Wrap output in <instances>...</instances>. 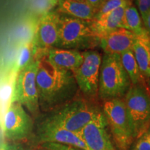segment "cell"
<instances>
[{
	"label": "cell",
	"mask_w": 150,
	"mask_h": 150,
	"mask_svg": "<svg viewBox=\"0 0 150 150\" xmlns=\"http://www.w3.org/2000/svg\"><path fill=\"white\" fill-rule=\"evenodd\" d=\"M36 84L39 104L44 109L69 102L79 89L73 73L54 65L46 56L39 60Z\"/></svg>",
	"instance_id": "1"
},
{
	"label": "cell",
	"mask_w": 150,
	"mask_h": 150,
	"mask_svg": "<svg viewBox=\"0 0 150 150\" xmlns=\"http://www.w3.org/2000/svg\"><path fill=\"white\" fill-rule=\"evenodd\" d=\"M101 110L95 101L76 95L60 106L45 122L79 134Z\"/></svg>",
	"instance_id": "2"
},
{
	"label": "cell",
	"mask_w": 150,
	"mask_h": 150,
	"mask_svg": "<svg viewBox=\"0 0 150 150\" xmlns=\"http://www.w3.org/2000/svg\"><path fill=\"white\" fill-rule=\"evenodd\" d=\"M131 86L128 74L120 61V56L104 54L99 70L98 98L106 101L123 99Z\"/></svg>",
	"instance_id": "3"
},
{
	"label": "cell",
	"mask_w": 150,
	"mask_h": 150,
	"mask_svg": "<svg viewBox=\"0 0 150 150\" xmlns=\"http://www.w3.org/2000/svg\"><path fill=\"white\" fill-rule=\"evenodd\" d=\"M98 45L99 39L92 29L91 22L64 15L60 16L59 40L56 48L79 51L93 49Z\"/></svg>",
	"instance_id": "4"
},
{
	"label": "cell",
	"mask_w": 150,
	"mask_h": 150,
	"mask_svg": "<svg viewBox=\"0 0 150 150\" xmlns=\"http://www.w3.org/2000/svg\"><path fill=\"white\" fill-rule=\"evenodd\" d=\"M123 101L136 140L150 127V91L147 84L131 85Z\"/></svg>",
	"instance_id": "5"
},
{
	"label": "cell",
	"mask_w": 150,
	"mask_h": 150,
	"mask_svg": "<svg viewBox=\"0 0 150 150\" xmlns=\"http://www.w3.org/2000/svg\"><path fill=\"white\" fill-rule=\"evenodd\" d=\"M102 110L117 150L130 149L135 139L123 99L104 101Z\"/></svg>",
	"instance_id": "6"
},
{
	"label": "cell",
	"mask_w": 150,
	"mask_h": 150,
	"mask_svg": "<svg viewBox=\"0 0 150 150\" xmlns=\"http://www.w3.org/2000/svg\"><path fill=\"white\" fill-rule=\"evenodd\" d=\"M39 60L29 63L17 75L11 102H17L27 108L30 113L36 116L40 110L36 74Z\"/></svg>",
	"instance_id": "7"
},
{
	"label": "cell",
	"mask_w": 150,
	"mask_h": 150,
	"mask_svg": "<svg viewBox=\"0 0 150 150\" xmlns=\"http://www.w3.org/2000/svg\"><path fill=\"white\" fill-rule=\"evenodd\" d=\"M83 63L72 73L83 97L95 101L98 97L99 70L102 57L95 50H88L83 52Z\"/></svg>",
	"instance_id": "8"
},
{
	"label": "cell",
	"mask_w": 150,
	"mask_h": 150,
	"mask_svg": "<svg viewBox=\"0 0 150 150\" xmlns=\"http://www.w3.org/2000/svg\"><path fill=\"white\" fill-rule=\"evenodd\" d=\"M1 128L6 139L16 142L27 139L33 130V120L24 106L11 103L4 115Z\"/></svg>",
	"instance_id": "9"
},
{
	"label": "cell",
	"mask_w": 150,
	"mask_h": 150,
	"mask_svg": "<svg viewBox=\"0 0 150 150\" xmlns=\"http://www.w3.org/2000/svg\"><path fill=\"white\" fill-rule=\"evenodd\" d=\"M78 134L88 150H117L102 110L99 111Z\"/></svg>",
	"instance_id": "10"
},
{
	"label": "cell",
	"mask_w": 150,
	"mask_h": 150,
	"mask_svg": "<svg viewBox=\"0 0 150 150\" xmlns=\"http://www.w3.org/2000/svg\"><path fill=\"white\" fill-rule=\"evenodd\" d=\"M60 16L56 11H51L40 17L34 38L37 60L46 56L52 48L56 47L59 40Z\"/></svg>",
	"instance_id": "11"
},
{
	"label": "cell",
	"mask_w": 150,
	"mask_h": 150,
	"mask_svg": "<svg viewBox=\"0 0 150 150\" xmlns=\"http://www.w3.org/2000/svg\"><path fill=\"white\" fill-rule=\"evenodd\" d=\"M39 142H56L72 145L83 150H88L79 135L52 124L43 122L38 131Z\"/></svg>",
	"instance_id": "12"
},
{
	"label": "cell",
	"mask_w": 150,
	"mask_h": 150,
	"mask_svg": "<svg viewBox=\"0 0 150 150\" xmlns=\"http://www.w3.org/2000/svg\"><path fill=\"white\" fill-rule=\"evenodd\" d=\"M137 35L124 28H118L99 39V45L106 54L120 55L132 49Z\"/></svg>",
	"instance_id": "13"
},
{
	"label": "cell",
	"mask_w": 150,
	"mask_h": 150,
	"mask_svg": "<svg viewBox=\"0 0 150 150\" xmlns=\"http://www.w3.org/2000/svg\"><path fill=\"white\" fill-rule=\"evenodd\" d=\"M46 57L55 66L72 72L83 61V52L69 49L52 48L47 53Z\"/></svg>",
	"instance_id": "14"
},
{
	"label": "cell",
	"mask_w": 150,
	"mask_h": 150,
	"mask_svg": "<svg viewBox=\"0 0 150 150\" xmlns=\"http://www.w3.org/2000/svg\"><path fill=\"white\" fill-rule=\"evenodd\" d=\"M57 11L61 15L92 22L97 12L86 1L81 0H58Z\"/></svg>",
	"instance_id": "15"
},
{
	"label": "cell",
	"mask_w": 150,
	"mask_h": 150,
	"mask_svg": "<svg viewBox=\"0 0 150 150\" xmlns=\"http://www.w3.org/2000/svg\"><path fill=\"white\" fill-rule=\"evenodd\" d=\"M127 6L115 9L91 22L92 29L99 39L114 30L121 28L124 13Z\"/></svg>",
	"instance_id": "16"
},
{
	"label": "cell",
	"mask_w": 150,
	"mask_h": 150,
	"mask_svg": "<svg viewBox=\"0 0 150 150\" xmlns=\"http://www.w3.org/2000/svg\"><path fill=\"white\" fill-rule=\"evenodd\" d=\"M40 17L33 13L27 15L18 22L13 33L14 43L20 46L34 39Z\"/></svg>",
	"instance_id": "17"
},
{
	"label": "cell",
	"mask_w": 150,
	"mask_h": 150,
	"mask_svg": "<svg viewBox=\"0 0 150 150\" xmlns=\"http://www.w3.org/2000/svg\"><path fill=\"white\" fill-rule=\"evenodd\" d=\"M132 52L142 77L150 79V38L147 34L137 36Z\"/></svg>",
	"instance_id": "18"
},
{
	"label": "cell",
	"mask_w": 150,
	"mask_h": 150,
	"mask_svg": "<svg viewBox=\"0 0 150 150\" xmlns=\"http://www.w3.org/2000/svg\"><path fill=\"white\" fill-rule=\"evenodd\" d=\"M121 28L128 30L137 36L147 34L139 12L133 3L127 6L125 8Z\"/></svg>",
	"instance_id": "19"
},
{
	"label": "cell",
	"mask_w": 150,
	"mask_h": 150,
	"mask_svg": "<svg viewBox=\"0 0 150 150\" xmlns=\"http://www.w3.org/2000/svg\"><path fill=\"white\" fill-rule=\"evenodd\" d=\"M122 65L130 79L131 85L136 84H147L146 81L142 77L139 67L137 64L132 50L120 54Z\"/></svg>",
	"instance_id": "20"
},
{
	"label": "cell",
	"mask_w": 150,
	"mask_h": 150,
	"mask_svg": "<svg viewBox=\"0 0 150 150\" xmlns=\"http://www.w3.org/2000/svg\"><path fill=\"white\" fill-rule=\"evenodd\" d=\"M18 48V57L13 68V71L16 75H18V73L22 69L27 67L29 63H31L34 60H37L35 59L36 48H35L34 39L31 42L19 46Z\"/></svg>",
	"instance_id": "21"
},
{
	"label": "cell",
	"mask_w": 150,
	"mask_h": 150,
	"mask_svg": "<svg viewBox=\"0 0 150 150\" xmlns=\"http://www.w3.org/2000/svg\"><path fill=\"white\" fill-rule=\"evenodd\" d=\"M133 3V0H106L102 6L99 8L95 15V19H97L110 11L117 9L125 5H129Z\"/></svg>",
	"instance_id": "22"
},
{
	"label": "cell",
	"mask_w": 150,
	"mask_h": 150,
	"mask_svg": "<svg viewBox=\"0 0 150 150\" xmlns=\"http://www.w3.org/2000/svg\"><path fill=\"white\" fill-rule=\"evenodd\" d=\"M58 0H35L33 4V13L41 17L42 15L52 11L57 5Z\"/></svg>",
	"instance_id": "23"
},
{
	"label": "cell",
	"mask_w": 150,
	"mask_h": 150,
	"mask_svg": "<svg viewBox=\"0 0 150 150\" xmlns=\"http://www.w3.org/2000/svg\"><path fill=\"white\" fill-rule=\"evenodd\" d=\"M129 150H150V137L147 132L134 142Z\"/></svg>",
	"instance_id": "24"
},
{
	"label": "cell",
	"mask_w": 150,
	"mask_h": 150,
	"mask_svg": "<svg viewBox=\"0 0 150 150\" xmlns=\"http://www.w3.org/2000/svg\"><path fill=\"white\" fill-rule=\"evenodd\" d=\"M40 147L50 150H83L72 145L56 143V142H44V143H40Z\"/></svg>",
	"instance_id": "25"
},
{
	"label": "cell",
	"mask_w": 150,
	"mask_h": 150,
	"mask_svg": "<svg viewBox=\"0 0 150 150\" xmlns=\"http://www.w3.org/2000/svg\"><path fill=\"white\" fill-rule=\"evenodd\" d=\"M135 4L142 20H143L150 12V0H135Z\"/></svg>",
	"instance_id": "26"
},
{
	"label": "cell",
	"mask_w": 150,
	"mask_h": 150,
	"mask_svg": "<svg viewBox=\"0 0 150 150\" xmlns=\"http://www.w3.org/2000/svg\"><path fill=\"white\" fill-rule=\"evenodd\" d=\"M0 150H22V149L16 144L3 142H0Z\"/></svg>",
	"instance_id": "27"
},
{
	"label": "cell",
	"mask_w": 150,
	"mask_h": 150,
	"mask_svg": "<svg viewBox=\"0 0 150 150\" xmlns=\"http://www.w3.org/2000/svg\"><path fill=\"white\" fill-rule=\"evenodd\" d=\"M86 1L97 12L102 5L106 2V0H86Z\"/></svg>",
	"instance_id": "28"
},
{
	"label": "cell",
	"mask_w": 150,
	"mask_h": 150,
	"mask_svg": "<svg viewBox=\"0 0 150 150\" xmlns=\"http://www.w3.org/2000/svg\"><path fill=\"white\" fill-rule=\"evenodd\" d=\"M142 22H143V25L146 32L150 38V12L147 14L146 18L142 20Z\"/></svg>",
	"instance_id": "29"
},
{
	"label": "cell",
	"mask_w": 150,
	"mask_h": 150,
	"mask_svg": "<svg viewBox=\"0 0 150 150\" xmlns=\"http://www.w3.org/2000/svg\"><path fill=\"white\" fill-rule=\"evenodd\" d=\"M38 150H50V149H46V148H43L42 147H40V148H39Z\"/></svg>",
	"instance_id": "30"
},
{
	"label": "cell",
	"mask_w": 150,
	"mask_h": 150,
	"mask_svg": "<svg viewBox=\"0 0 150 150\" xmlns=\"http://www.w3.org/2000/svg\"><path fill=\"white\" fill-rule=\"evenodd\" d=\"M147 131H149V132H150V127H149V129H148Z\"/></svg>",
	"instance_id": "31"
},
{
	"label": "cell",
	"mask_w": 150,
	"mask_h": 150,
	"mask_svg": "<svg viewBox=\"0 0 150 150\" xmlns=\"http://www.w3.org/2000/svg\"><path fill=\"white\" fill-rule=\"evenodd\" d=\"M147 132L148 133V134H149V137H150V132H149V131H147Z\"/></svg>",
	"instance_id": "32"
},
{
	"label": "cell",
	"mask_w": 150,
	"mask_h": 150,
	"mask_svg": "<svg viewBox=\"0 0 150 150\" xmlns=\"http://www.w3.org/2000/svg\"><path fill=\"white\" fill-rule=\"evenodd\" d=\"M149 87H150V85H149ZM148 88H149V91H150V88H149V87H148Z\"/></svg>",
	"instance_id": "33"
},
{
	"label": "cell",
	"mask_w": 150,
	"mask_h": 150,
	"mask_svg": "<svg viewBox=\"0 0 150 150\" xmlns=\"http://www.w3.org/2000/svg\"><path fill=\"white\" fill-rule=\"evenodd\" d=\"M81 1H86V0H81Z\"/></svg>",
	"instance_id": "34"
}]
</instances>
